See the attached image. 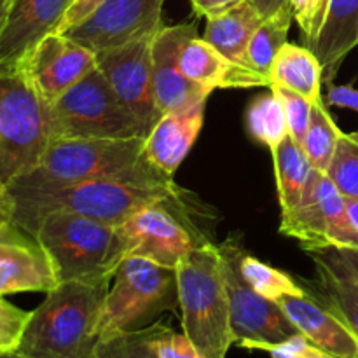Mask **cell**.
<instances>
[{
	"label": "cell",
	"mask_w": 358,
	"mask_h": 358,
	"mask_svg": "<svg viewBox=\"0 0 358 358\" xmlns=\"http://www.w3.org/2000/svg\"><path fill=\"white\" fill-rule=\"evenodd\" d=\"M269 80L271 86L276 84L303 94L311 103L324 100L322 96V86L325 83L324 69L308 45L287 42L273 62Z\"/></svg>",
	"instance_id": "cell-23"
},
{
	"label": "cell",
	"mask_w": 358,
	"mask_h": 358,
	"mask_svg": "<svg viewBox=\"0 0 358 358\" xmlns=\"http://www.w3.org/2000/svg\"><path fill=\"white\" fill-rule=\"evenodd\" d=\"M287 3L292 9L294 21L299 24L304 42L310 45L324 24L329 0H287Z\"/></svg>",
	"instance_id": "cell-34"
},
{
	"label": "cell",
	"mask_w": 358,
	"mask_h": 358,
	"mask_svg": "<svg viewBox=\"0 0 358 358\" xmlns=\"http://www.w3.org/2000/svg\"><path fill=\"white\" fill-rule=\"evenodd\" d=\"M93 69H96V52L69 35L51 34L31 49L20 72L38 98L51 105Z\"/></svg>",
	"instance_id": "cell-13"
},
{
	"label": "cell",
	"mask_w": 358,
	"mask_h": 358,
	"mask_svg": "<svg viewBox=\"0 0 358 358\" xmlns=\"http://www.w3.org/2000/svg\"><path fill=\"white\" fill-rule=\"evenodd\" d=\"M238 268H240L245 282L255 292L269 301L278 303L285 296H304L306 294V290L297 285L296 280L287 275L285 271L273 268V266L262 262L261 259L245 254L243 250H240V255H238Z\"/></svg>",
	"instance_id": "cell-29"
},
{
	"label": "cell",
	"mask_w": 358,
	"mask_h": 358,
	"mask_svg": "<svg viewBox=\"0 0 358 358\" xmlns=\"http://www.w3.org/2000/svg\"><path fill=\"white\" fill-rule=\"evenodd\" d=\"M269 90L280 98L283 105V110H285L287 124H289V133L294 140H296L299 145H303L304 136H306L308 126H310L311 121V108H313V103H311L308 98H304L303 94L296 93L292 90H287L283 86H269Z\"/></svg>",
	"instance_id": "cell-33"
},
{
	"label": "cell",
	"mask_w": 358,
	"mask_h": 358,
	"mask_svg": "<svg viewBox=\"0 0 358 358\" xmlns=\"http://www.w3.org/2000/svg\"><path fill=\"white\" fill-rule=\"evenodd\" d=\"M317 191L322 213H324L325 236H327L329 247L339 248V250H345V248L358 250V231L350 220L345 196L339 192L334 182L324 171L318 177Z\"/></svg>",
	"instance_id": "cell-27"
},
{
	"label": "cell",
	"mask_w": 358,
	"mask_h": 358,
	"mask_svg": "<svg viewBox=\"0 0 358 358\" xmlns=\"http://www.w3.org/2000/svg\"><path fill=\"white\" fill-rule=\"evenodd\" d=\"M219 250L222 255V278L229 299L234 345L245 350H262L299 336L301 332L278 303L262 297L245 282L238 268L241 245L236 238L219 245Z\"/></svg>",
	"instance_id": "cell-9"
},
{
	"label": "cell",
	"mask_w": 358,
	"mask_h": 358,
	"mask_svg": "<svg viewBox=\"0 0 358 358\" xmlns=\"http://www.w3.org/2000/svg\"><path fill=\"white\" fill-rule=\"evenodd\" d=\"M182 331L203 358H226L234 345L217 245L199 243L177 266Z\"/></svg>",
	"instance_id": "cell-4"
},
{
	"label": "cell",
	"mask_w": 358,
	"mask_h": 358,
	"mask_svg": "<svg viewBox=\"0 0 358 358\" xmlns=\"http://www.w3.org/2000/svg\"><path fill=\"white\" fill-rule=\"evenodd\" d=\"M143 142V136L52 140L37 166L7 187L56 189L86 180L173 185V178L147 159Z\"/></svg>",
	"instance_id": "cell-2"
},
{
	"label": "cell",
	"mask_w": 358,
	"mask_h": 358,
	"mask_svg": "<svg viewBox=\"0 0 358 358\" xmlns=\"http://www.w3.org/2000/svg\"><path fill=\"white\" fill-rule=\"evenodd\" d=\"M14 0H0V31H2L3 23H6V17L9 14L10 6H13Z\"/></svg>",
	"instance_id": "cell-45"
},
{
	"label": "cell",
	"mask_w": 358,
	"mask_h": 358,
	"mask_svg": "<svg viewBox=\"0 0 358 358\" xmlns=\"http://www.w3.org/2000/svg\"><path fill=\"white\" fill-rule=\"evenodd\" d=\"M297 331L336 358H358V338L341 317L315 292L278 301Z\"/></svg>",
	"instance_id": "cell-17"
},
{
	"label": "cell",
	"mask_w": 358,
	"mask_h": 358,
	"mask_svg": "<svg viewBox=\"0 0 358 358\" xmlns=\"http://www.w3.org/2000/svg\"><path fill=\"white\" fill-rule=\"evenodd\" d=\"M262 21L264 16L259 13L257 7L250 0H245L240 6L206 20L203 38L210 42L217 51L222 52L227 59L245 69H250L247 63V49L252 35Z\"/></svg>",
	"instance_id": "cell-22"
},
{
	"label": "cell",
	"mask_w": 358,
	"mask_h": 358,
	"mask_svg": "<svg viewBox=\"0 0 358 358\" xmlns=\"http://www.w3.org/2000/svg\"><path fill=\"white\" fill-rule=\"evenodd\" d=\"M164 2L166 0H105L90 17L65 35L94 52L154 37L164 27Z\"/></svg>",
	"instance_id": "cell-11"
},
{
	"label": "cell",
	"mask_w": 358,
	"mask_h": 358,
	"mask_svg": "<svg viewBox=\"0 0 358 358\" xmlns=\"http://www.w3.org/2000/svg\"><path fill=\"white\" fill-rule=\"evenodd\" d=\"M339 254H341L343 259L348 262V266L353 269V273H355L357 278H358V250H353V248H345V250H339Z\"/></svg>",
	"instance_id": "cell-43"
},
{
	"label": "cell",
	"mask_w": 358,
	"mask_h": 358,
	"mask_svg": "<svg viewBox=\"0 0 358 358\" xmlns=\"http://www.w3.org/2000/svg\"><path fill=\"white\" fill-rule=\"evenodd\" d=\"M13 220V199L7 189L0 187V226Z\"/></svg>",
	"instance_id": "cell-41"
},
{
	"label": "cell",
	"mask_w": 358,
	"mask_h": 358,
	"mask_svg": "<svg viewBox=\"0 0 358 358\" xmlns=\"http://www.w3.org/2000/svg\"><path fill=\"white\" fill-rule=\"evenodd\" d=\"M156 348L159 358H203L184 332H173L168 325L157 338Z\"/></svg>",
	"instance_id": "cell-37"
},
{
	"label": "cell",
	"mask_w": 358,
	"mask_h": 358,
	"mask_svg": "<svg viewBox=\"0 0 358 358\" xmlns=\"http://www.w3.org/2000/svg\"><path fill=\"white\" fill-rule=\"evenodd\" d=\"M292 9L287 3L275 14L264 17V21L259 24L255 34L252 35L247 49V63L259 76L269 79L276 55L289 42L287 37H289L290 27H292Z\"/></svg>",
	"instance_id": "cell-26"
},
{
	"label": "cell",
	"mask_w": 358,
	"mask_h": 358,
	"mask_svg": "<svg viewBox=\"0 0 358 358\" xmlns=\"http://www.w3.org/2000/svg\"><path fill=\"white\" fill-rule=\"evenodd\" d=\"M327 103L336 105V107L350 108V110L358 112V90L353 86H336V84L327 83ZM355 142H358V131L348 133Z\"/></svg>",
	"instance_id": "cell-39"
},
{
	"label": "cell",
	"mask_w": 358,
	"mask_h": 358,
	"mask_svg": "<svg viewBox=\"0 0 358 358\" xmlns=\"http://www.w3.org/2000/svg\"><path fill=\"white\" fill-rule=\"evenodd\" d=\"M70 0H14L0 31V72L20 70L31 49L58 28Z\"/></svg>",
	"instance_id": "cell-16"
},
{
	"label": "cell",
	"mask_w": 358,
	"mask_h": 358,
	"mask_svg": "<svg viewBox=\"0 0 358 358\" xmlns=\"http://www.w3.org/2000/svg\"><path fill=\"white\" fill-rule=\"evenodd\" d=\"M327 177L334 182L345 198L358 201V142L348 133H343L339 140L338 149L327 170Z\"/></svg>",
	"instance_id": "cell-32"
},
{
	"label": "cell",
	"mask_w": 358,
	"mask_h": 358,
	"mask_svg": "<svg viewBox=\"0 0 358 358\" xmlns=\"http://www.w3.org/2000/svg\"><path fill=\"white\" fill-rule=\"evenodd\" d=\"M320 173L322 171L318 170L313 171L301 196V201L292 212L282 217V224H280V233L299 240L304 245V250L329 247L327 236H325L324 213H322L317 191Z\"/></svg>",
	"instance_id": "cell-25"
},
{
	"label": "cell",
	"mask_w": 358,
	"mask_h": 358,
	"mask_svg": "<svg viewBox=\"0 0 358 358\" xmlns=\"http://www.w3.org/2000/svg\"><path fill=\"white\" fill-rule=\"evenodd\" d=\"M30 311L13 306L0 296V352H16Z\"/></svg>",
	"instance_id": "cell-35"
},
{
	"label": "cell",
	"mask_w": 358,
	"mask_h": 358,
	"mask_svg": "<svg viewBox=\"0 0 358 358\" xmlns=\"http://www.w3.org/2000/svg\"><path fill=\"white\" fill-rule=\"evenodd\" d=\"M345 199H346V210H348L350 220H352V224L358 231V201L352 198H345Z\"/></svg>",
	"instance_id": "cell-44"
},
{
	"label": "cell",
	"mask_w": 358,
	"mask_h": 358,
	"mask_svg": "<svg viewBox=\"0 0 358 358\" xmlns=\"http://www.w3.org/2000/svg\"><path fill=\"white\" fill-rule=\"evenodd\" d=\"M0 358H24L17 352H0Z\"/></svg>",
	"instance_id": "cell-46"
},
{
	"label": "cell",
	"mask_w": 358,
	"mask_h": 358,
	"mask_svg": "<svg viewBox=\"0 0 358 358\" xmlns=\"http://www.w3.org/2000/svg\"><path fill=\"white\" fill-rule=\"evenodd\" d=\"M152 38L145 37L96 52V69L147 131L163 115L154 98Z\"/></svg>",
	"instance_id": "cell-12"
},
{
	"label": "cell",
	"mask_w": 358,
	"mask_h": 358,
	"mask_svg": "<svg viewBox=\"0 0 358 358\" xmlns=\"http://www.w3.org/2000/svg\"><path fill=\"white\" fill-rule=\"evenodd\" d=\"M35 238L48 254L59 282L112 278L126 257L117 226L70 212H51L41 220Z\"/></svg>",
	"instance_id": "cell-5"
},
{
	"label": "cell",
	"mask_w": 358,
	"mask_h": 358,
	"mask_svg": "<svg viewBox=\"0 0 358 358\" xmlns=\"http://www.w3.org/2000/svg\"><path fill=\"white\" fill-rule=\"evenodd\" d=\"M241 2H245V0H191V6L198 16L210 20V17H215L226 10L233 9V7L240 6Z\"/></svg>",
	"instance_id": "cell-40"
},
{
	"label": "cell",
	"mask_w": 358,
	"mask_h": 358,
	"mask_svg": "<svg viewBox=\"0 0 358 358\" xmlns=\"http://www.w3.org/2000/svg\"><path fill=\"white\" fill-rule=\"evenodd\" d=\"M206 101L201 100L180 110L166 112L145 136L143 152L147 159L168 177L173 178L175 171L198 140L205 121Z\"/></svg>",
	"instance_id": "cell-18"
},
{
	"label": "cell",
	"mask_w": 358,
	"mask_h": 358,
	"mask_svg": "<svg viewBox=\"0 0 358 358\" xmlns=\"http://www.w3.org/2000/svg\"><path fill=\"white\" fill-rule=\"evenodd\" d=\"M261 352L269 353L271 358H336L331 353L318 348L317 345H313L303 334L294 336L289 341L278 343V345L264 346Z\"/></svg>",
	"instance_id": "cell-36"
},
{
	"label": "cell",
	"mask_w": 358,
	"mask_h": 358,
	"mask_svg": "<svg viewBox=\"0 0 358 358\" xmlns=\"http://www.w3.org/2000/svg\"><path fill=\"white\" fill-rule=\"evenodd\" d=\"M166 325L156 322L143 329L101 338L94 358H159L156 341Z\"/></svg>",
	"instance_id": "cell-31"
},
{
	"label": "cell",
	"mask_w": 358,
	"mask_h": 358,
	"mask_svg": "<svg viewBox=\"0 0 358 358\" xmlns=\"http://www.w3.org/2000/svg\"><path fill=\"white\" fill-rule=\"evenodd\" d=\"M48 110L51 142L62 138H145L149 135L98 69L48 105Z\"/></svg>",
	"instance_id": "cell-7"
},
{
	"label": "cell",
	"mask_w": 358,
	"mask_h": 358,
	"mask_svg": "<svg viewBox=\"0 0 358 358\" xmlns=\"http://www.w3.org/2000/svg\"><path fill=\"white\" fill-rule=\"evenodd\" d=\"M341 136L343 131L336 126L334 119L329 114L325 101L320 100L313 103L310 126H308L306 136H304V142L301 147L306 152L310 163L318 171L327 173Z\"/></svg>",
	"instance_id": "cell-30"
},
{
	"label": "cell",
	"mask_w": 358,
	"mask_h": 358,
	"mask_svg": "<svg viewBox=\"0 0 358 358\" xmlns=\"http://www.w3.org/2000/svg\"><path fill=\"white\" fill-rule=\"evenodd\" d=\"M49 142L48 105L23 72H0V187L37 166Z\"/></svg>",
	"instance_id": "cell-8"
},
{
	"label": "cell",
	"mask_w": 358,
	"mask_h": 358,
	"mask_svg": "<svg viewBox=\"0 0 358 358\" xmlns=\"http://www.w3.org/2000/svg\"><path fill=\"white\" fill-rule=\"evenodd\" d=\"M245 121L252 138L268 147L271 152L290 135L283 105L273 91L259 94L250 101Z\"/></svg>",
	"instance_id": "cell-28"
},
{
	"label": "cell",
	"mask_w": 358,
	"mask_h": 358,
	"mask_svg": "<svg viewBox=\"0 0 358 358\" xmlns=\"http://www.w3.org/2000/svg\"><path fill=\"white\" fill-rule=\"evenodd\" d=\"M358 45V0H329L327 14L317 38L308 48L331 83L346 56Z\"/></svg>",
	"instance_id": "cell-21"
},
{
	"label": "cell",
	"mask_w": 358,
	"mask_h": 358,
	"mask_svg": "<svg viewBox=\"0 0 358 358\" xmlns=\"http://www.w3.org/2000/svg\"><path fill=\"white\" fill-rule=\"evenodd\" d=\"M55 275L48 254L34 234L17 224L0 226V296L44 292L55 289Z\"/></svg>",
	"instance_id": "cell-15"
},
{
	"label": "cell",
	"mask_w": 358,
	"mask_h": 358,
	"mask_svg": "<svg viewBox=\"0 0 358 358\" xmlns=\"http://www.w3.org/2000/svg\"><path fill=\"white\" fill-rule=\"evenodd\" d=\"M175 212H180V208L171 203H154L117 226L124 240L126 255H138L177 269L182 259L203 241L196 240L187 224Z\"/></svg>",
	"instance_id": "cell-10"
},
{
	"label": "cell",
	"mask_w": 358,
	"mask_h": 358,
	"mask_svg": "<svg viewBox=\"0 0 358 358\" xmlns=\"http://www.w3.org/2000/svg\"><path fill=\"white\" fill-rule=\"evenodd\" d=\"M177 269L126 255L112 276L101 318V338L152 324L164 311H177Z\"/></svg>",
	"instance_id": "cell-6"
},
{
	"label": "cell",
	"mask_w": 358,
	"mask_h": 358,
	"mask_svg": "<svg viewBox=\"0 0 358 358\" xmlns=\"http://www.w3.org/2000/svg\"><path fill=\"white\" fill-rule=\"evenodd\" d=\"M271 154L275 161L276 191L283 217L292 212L301 201V196L317 168L310 163L303 147L290 135Z\"/></svg>",
	"instance_id": "cell-24"
},
{
	"label": "cell",
	"mask_w": 358,
	"mask_h": 358,
	"mask_svg": "<svg viewBox=\"0 0 358 358\" xmlns=\"http://www.w3.org/2000/svg\"><path fill=\"white\" fill-rule=\"evenodd\" d=\"M110 280L59 282L30 311L16 352L24 358H94Z\"/></svg>",
	"instance_id": "cell-1"
},
{
	"label": "cell",
	"mask_w": 358,
	"mask_h": 358,
	"mask_svg": "<svg viewBox=\"0 0 358 358\" xmlns=\"http://www.w3.org/2000/svg\"><path fill=\"white\" fill-rule=\"evenodd\" d=\"M103 2L105 0H70V6L69 9H66L65 17H63L62 24H59L58 28V34H65L70 28L83 23V21L86 20V17H90Z\"/></svg>",
	"instance_id": "cell-38"
},
{
	"label": "cell",
	"mask_w": 358,
	"mask_h": 358,
	"mask_svg": "<svg viewBox=\"0 0 358 358\" xmlns=\"http://www.w3.org/2000/svg\"><path fill=\"white\" fill-rule=\"evenodd\" d=\"M198 37L194 23L164 24L152 38V87L154 98L161 114L194 105L201 100H208L201 86L191 83L180 69V56L185 44Z\"/></svg>",
	"instance_id": "cell-14"
},
{
	"label": "cell",
	"mask_w": 358,
	"mask_h": 358,
	"mask_svg": "<svg viewBox=\"0 0 358 358\" xmlns=\"http://www.w3.org/2000/svg\"><path fill=\"white\" fill-rule=\"evenodd\" d=\"M255 7L259 9V13L264 17L271 16L276 10L282 9L283 6H287V0H250Z\"/></svg>",
	"instance_id": "cell-42"
},
{
	"label": "cell",
	"mask_w": 358,
	"mask_h": 358,
	"mask_svg": "<svg viewBox=\"0 0 358 358\" xmlns=\"http://www.w3.org/2000/svg\"><path fill=\"white\" fill-rule=\"evenodd\" d=\"M317 269L311 292L325 301L358 338V278L338 248H308Z\"/></svg>",
	"instance_id": "cell-20"
},
{
	"label": "cell",
	"mask_w": 358,
	"mask_h": 358,
	"mask_svg": "<svg viewBox=\"0 0 358 358\" xmlns=\"http://www.w3.org/2000/svg\"><path fill=\"white\" fill-rule=\"evenodd\" d=\"M180 69L191 83L212 94L215 90L231 87H269L266 77L245 66L236 65L217 51L205 38L194 37L185 44L180 56Z\"/></svg>",
	"instance_id": "cell-19"
},
{
	"label": "cell",
	"mask_w": 358,
	"mask_h": 358,
	"mask_svg": "<svg viewBox=\"0 0 358 358\" xmlns=\"http://www.w3.org/2000/svg\"><path fill=\"white\" fill-rule=\"evenodd\" d=\"M13 199V222L34 234L51 212H70L110 226H121L133 213L154 203L180 208L177 185L140 184L126 180H86L56 189L7 187Z\"/></svg>",
	"instance_id": "cell-3"
}]
</instances>
